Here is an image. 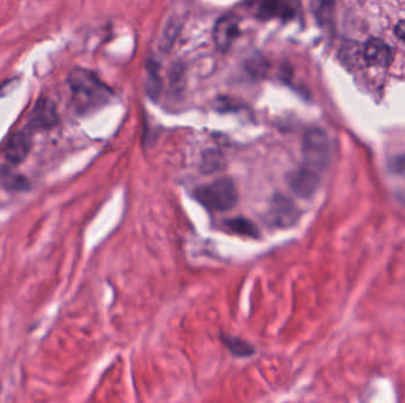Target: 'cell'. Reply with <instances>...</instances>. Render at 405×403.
I'll return each mask as SVG.
<instances>
[{
  "label": "cell",
  "instance_id": "9c48e42d",
  "mask_svg": "<svg viewBox=\"0 0 405 403\" xmlns=\"http://www.w3.org/2000/svg\"><path fill=\"white\" fill-rule=\"evenodd\" d=\"M57 112L55 104L49 100L43 99L36 104L34 112L31 113L29 121V130H48L56 126Z\"/></svg>",
  "mask_w": 405,
  "mask_h": 403
},
{
  "label": "cell",
  "instance_id": "2e32d148",
  "mask_svg": "<svg viewBox=\"0 0 405 403\" xmlns=\"http://www.w3.org/2000/svg\"><path fill=\"white\" fill-rule=\"evenodd\" d=\"M391 168L400 175H405V156H400L392 162Z\"/></svg>",
  "mask_w": 405,
  "mask_h": 403
},
{
  "label": "cell",
  "instance_id": "30bf717a",
  "mask_svg": "<svg viewBox=\"0 0 405 403\" xmlns=\"http://www.w3.org/2000/svg\"><path fill=\"white\" fill-rule=\"evenodd\" d=\"M393 53L388 44L379 38H372L364 47V60L372 66H389Z\"/></svg>",
  "mask_w": 405,
  "mask_h": 403
},
{
  "label": "cell",
  "instance_id": "52a82bcc",
  "mask_svg": "<svg viewBox=\"0 0 405 403\" xmlns=\"http://www.w3.org/2000/svg\"><path fill=\"white\" fill-rule=\"evenodd\" d=\"M240 35V19L234 14H227L218 19L214 29V42L219 50H230L236 38Z\"/></svg>",
  "mask_w": 405,
  "mask_h": 403
},
{
  "label": "cell",
  "instance_id": "9a60e30c",
  "mask_svg": "<svg viewBox=\"0 0 405 403\" xmlns=\"http://www.w3.org/2000/svg\"><path fill=\"white\" fill-rule=\"evenodd\" d=\"M149 82H147V89H149V94L152 95H158L159 89H160V82H159V75L154 69H149Z\"/></svg>",
  "mask_w": 405,
  "mask_h": 403
},
{
  "label": "cell",
  "instance_id": "3957f363",
  "mask_svg": "<svg viewBox=\"0 0 405 403\" xmlns=\"http://www.w3.org/2000/svg\"><path fill=\"white\" fill-rule=\"evenodd\" d=\"M302 153L305 157V166L320 172L326 168L331 160V143L323 130L313 128L305 134Z\"/></svg>",
  "mask_w": 405,
  "mask_h": 403
},
{
  "label": "cell",
  "instance_id": "6da1fadb",
  "mask_svg": "<svg viewBox=\"0 0 405 403\" xmlns=\"http://www.w3.org/2000/svg\"><path fill=\"white\" fill-rule=\"evenodd\" d=\"M71 97L79 113H88L108 103L113 91L94 73L86 69H75L68 78Z\"/></svg>",
  "mask_w": 405,
  "mask_h": 403
},
{
  "label": "cell",
  "instance_id": "7a4b0ae2",
  "mask_svg": "<svg viewBox=\"0 0 405 403\" xmlns=\"http://www.w3.org/2000/svg\"><path fill=\"white\" fill-rule=\"evenodd\" d=\"M195 199L212 212H224L235 207L238 192L230 179H219L216 181L197 187L193 192Z\"/></svg>",
  "mask_w": 405,
  "mask_h": 403
},
{
  "label": "cell",
  "instance_id": "e0dca14e",
  "mask_svg": "<svg viewBox=\"0 0 405 403\" xmlns=\"http://www.w3.org/2000/svg\"><path fill=\"white\" fill-rule=\"evenodd\" d=\"M395 34H396L398 38L405 40V21H402V22L397 24L396 27H395Z\"/></svg>",
  "mask_w": 405,
  "mask_h": 403
},
{
  "label": "cell",
  "instance_id": "5bb4252c",
  "mask_svg": "<svg viewBox=\"0 0 405 403\" xmlns=\"http://www.w3.org/2000/svg\"><path fill=\"white\" fill-rule=\"evenodd\" d=\"M222 167V157L218 155L217 153L210 152L208 155H205L203 169L206 173H214L218 169Z\"/></svg>",
  "mask_w": 405,
  "mask_h": 403
},
{
  "label": "cell",
  "instance_id": "5b68a950",
  "mask_svg": "<svg viewBox=\"0 0 405 403\" xmlns=\"http://www.w3.org/2000/svg\"><path fill=\"white\" fill-rule=\"evenodd\" d=\"M300 217V212L292 200L284 195L275 196L270 205L268 218L273 225L280 229H287L294 225Z\"/></svg>",
  "mask_w": 405,
  "mask_h": 403
},
{
  "label": "cell",
  "instance_id": "277c9868",
  "mask_svg": "<svg viewBox=\"0 0 405 403\" xmlns=\"http://www.w3.org/2000/svg\"><path fill=\"white\" fill-rule=\"evenodd\" d=\"M300 0H260L257 16L263 21H291L300 13Z\"/></svg>",
  "mask_w": 405,
  "mask_h": 403
},
{
  "label": "cell",
  "instance_id": "ba28073f",
  "mask_svg": "<svg viewBox=\"0 0 405 403\" xmlns=\"http://www.w3.org/2000/svg\"><path fill=\"white\" fill-rule=\"evenodd\" d=\"M32 146L31 131L29 129L19 130L10 136L5 144L4 155L12 165H19L27 159Z\"/></svg>",
  "mask_w": 405,
  "mask_h": 403
},
{
  "label": "cell",
  "instance_id": "8fae6325",
  "mask_svg": "<svg viewBox=\"0 0 405 403\" xmlns=\"http://www.w3.org/2000/svg\"><path fill=\"white\" fill-rule=\"evenodd\" d=\"M313 10L315 18L323 27H331L334 22L336 0H313Z\"/></svg>",
  "mask_w": 405,
  "mask_h": 403
},
{
  "label": "cell",
  "instance_id": "7c38bea8",
  "mask_svg": "<svg viewBox=\"0 0 405 403\" xmlns=\"http://www.w3.org/2000/svg\"><path fill=\"white\" fill-rule=\"evenodd\" d=\"M224 226L227 227L228 231L234 232V233L240 234L243 237L249 238H258L260 232L257 230L256 225L253 221L248 220L245 218H234L229 220L224 221Z\"/></svg>",
  "mask_w": 405,
  "mask_h": 403
},
{
  "label": "cell",
  "instance_id": "4fadbf2b",
  "mask_svg": "<svg viewBox=\"0 0 405 403\" xmlns=\"http://www.w3.org/2000/svg\"><path fill=\"white\" fill-rule=\"evenodd\" d=\"M223 341L227 344V347L230 349L231 352L235 354V355L247 357V356H250L254 352L253 346L244 342L243 339H240V338L228 336V337L223 338Z\"/></svg>",
  "mask_w": 405,
  "mask_h": 403
},
{
  "label": "cell",
  "instance_id": "8992f818",
  "mask_svg": "<svg viewBox=\"0 0 405 403\" xmlns=\"http://www.w3.org/2000/svg\"><path fill=\"white\" fill-rule=\"evenodd\" d=\"M288 185L295 194L301 198H310L320 185L319 172L304 166L288 175Z\"/></svg>",
  "mask_w": 405,
  "mask_h": 403
}]
</instances>
